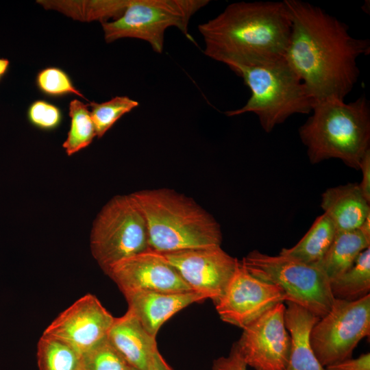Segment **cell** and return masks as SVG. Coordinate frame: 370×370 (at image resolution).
<instances>
[{"mask_svg": "<svg viewBox=\"0 0 370 370\" xmlns=\"http://www.w3.org/2000/svg\"><path fill=\"white\" fill-rule=\"evenodd\" d=\"M284 303L270 308L243 329L235 343L247 366L255 370H286L291 336L284 323Z\"/></svg>", "mask_w": 370, "mask_h": 370, "instance_id": "8fae6325", "label": "cell"}, {"mask_svg": "<svg viewBox=\"0 0 370 370\" xmlns=\"http://www.w3.org/2000/svg\"><path fill=\"white\" fill-rule=\"evenodd\" d=\"M208 0H130L118 18L102 22L107 42L125 38L147 42L152 49L161 53L164 34L171 27L177 28L190 41L188 25L192 16L208 4Z\"/></svg>", "mask_w": 370, "mask_h": 370, "instance_id": "ba28073f", "label": "cell"}, {"mask_svg": "<svg viewBox=\"0 0 370 370\" xmlns=\"http://www.w3.org/2000/svg\"><path fill=\"white\" fill-rule=\"evenodd\" d=\"M359 170L362 171V177L358 185L364 197L370 203V149L362 158Z\"/></svg>", "mask_w": 370, "mask_h": 370, "instance_id": "4dcf8cb0", "label": "cell"}, {"mask_svg": "<svg viewBox=\"0 0 370 370\" xmlns=\"http://www.w3.org/2000/svg\"><path fill=\"white\" fill-rule=\"evenodd\" d=\"M36 84L42 92L50 96L74 94L86 99L75 88L67 74L59 68L48 67L40 71L36 77Z\"/></svg>", "mask_w": 370, "mask_h": 370, "instance_id": "4316f807", "label": "cell"}, {"mask_svg": "<svg viewBox=\"0 0 370 370\" xmlns=\"http://www.w3.org/2000/svg\"><path fill=\"white\" fill-rule=\"evenodd\" d=\"M130 370H137V369H133V368H130Z\"/></svg>", "mask_w": 370, "mask_h": 370, "instance_id": "e575fe53", "label": "cell"}, {"mask_svg": "<svg viewBox=\"0 0 370 370\" xmlns=\"http://www.w3.org/2000/svg\"><path fill=\"white\" fill-rule=\"evenodd\" d=\"M334 299L356 301L369 294L370 247L363 250L345 272L330 281Z\"/></svg>", "mask_w": 370, "mask_h": 370, "instance_id": "7402d4cb", "label": "cell"}, {"mask_svg": "<svg viewBox=\"0 0 370 370\" xmlns=\"http://www.w3.org/2000/svg\"><path fill=\"white\" fill-rule=\"evenodd\" d=\"M254 277L275 284L285 293L286 301L296 304L321 318L330 310L334 298L330 280L317 267L280 254L250 251L241 260Z\"/></svg>", "mask_w": 370, "mask_h": 370, "instance_id": "52a82bcc", "label": "cell"}, {"mask_svg": "<svg viewBox=\"0 0 370 370\" xmlns=\"http://www.w3.org/2000/svg\"><path fill=\"white\" fill-rule=\"evenodd\" d=\"M139 105L137 101L127 96H116L110 100L88 105L95 127L96 136L101 138L106 132L124 114L130 112Z\"/></svg>", "mask_w": 370, "mask_h": 370, "instance_id": "d4e9b609", "label": "cell"}, {"mask_svg": "<svg viewBox=\"0 0 370 370\" xmlns=\"http://www.w3.org/2000/svg\"><path fill=\"white\" fill-rule=\"evenodd\" d=\"M10 62L8 59L0 57V79L7 72Z\"/></svg>", "mask_w": 370, "mask_h": 370, "instance_id": "836d02e7", "label": "cell"}, {"mask_svg": "<svg viewBox=\"0 0 370 370\" xmlns=\"http://www.w3.org/2000/svg\"><path fill=\"white\" fill-rule=\"evenodd\" d=\"M247 367L234 343L228 356L219 357L213 361L212 370H247Z\"/></svg>", "mask_w": 370, "mask_h": 370, "instance_id": "f1b7e54d", "label": "cell"}, {"mask_svg": "<svg viewBox=\"0 0 370 370\" xmlns=\"http://www.w3.org/2000/svg\"><path fill=\"white\" fill-rule=\"evenodd\" d=\"M285 301V293L280 287L254 277L238 260L215 306L222 321L243 329L276 304Z\"/></svg>", "mask_w": 370, "mask_h": 370, "instance_id": "7c38bea8", "label": "cell"}, {"mask_svg": "<svg viewBox=\"0 0 370 370\" xmlns=\"http://www.w3.org/2000/svg\"><path fill=\"white\" fill-rule=\"evenodd\" d=\"M326 370H370L369 352L357 358H347L325 367Z\"/></svg>", "mask_w": 370, "mask_h": 370, "instance_id": "f546056e", "label": "cell"}, {"mask_svg": "<svg viewBox=\"0 0 370 370\" xmlns=\"http://www.w3.org/2000/svg\"><path fill=\"white\" fill-rule=\"evenodd\" d=\"M92 256L105 271L114 263L150 250L145 215L132 193L111 199L90 232Z\"/></svg>", "mask_w": 370, "mask_h": 370, "instance_id": "8992f818", "label": "cell"}, {"mask_svg": "<svg viewBox=\"0 0 370 370\" xmlns=\"http://www.w3.org/2000/svg\"><path fill=\"white\" fill-rule=\"evenodd\" d=\"M147 221L150 250L166 252L221 246V227L193 199L169 188L132 193Z\"/></svg>", "mask_w": 370, "mask_h": 370, "instance_id": "277c9868", "label": "cell"}, {"mask_svg": "<svg viewBox=\"0 0 370 370\" xmlns=\"http://www.w3.org/2000/svg\"><path fill=\"white\" fill-rule=\"evenodd\" d=\"M114 319L95 295L86 294L59 314L42 334L64 342L82 356L108 338Z\"/></svg>", "mask_w": 370, "mask_h": 370, "instance_id": "4fadbf2b", "label": "cell"}, {"mask_svg": "<svg viewBox=\"0 0 370 370\" xmlns=\"http://www.w3.org/2000/svg\"><path fill=\"white\" fill-rule=\"evenodd\" d=\"M122 293L134 291H192L177 271L153 251L123 259L104 271Z\"/></svg>", "mask_w": 370, "mask_h": 370, "instance_id": "5bb4252c", "label": "cell"}, {"mask_svg": "<svg viewBox=\"0 0 370 370\" xmlns=\"http://www.w3.org/2000/svg\"><path fill=\"white\" fill-rule=\"evenodd\" d=\"M291 23L286 60L315 101L344 100L358 81L357 60L370 52L367 39L351 36L348 25L301 0H284Z\"/></svg>", "mask_w": 370, "mask_h": 370, "instance_id": "6da1fadb", "label": "cell"}, {"mask_svg": "<svg viewBox=\"0 0 370 370\" xmlns=\"http://www.w3.org/2000/svg\"><path fill=\"white\" fill-rule=\"evenodd\" d=\"M27 117L33 125L43 130L57 128L62 121L60 109L43 100H38L31 104L28 109Z\"/></svg>", "mask_w": 370, "mask_h": 370, "instance_id": "83f0119b", "label": "cell"}, {"mask_svg": "<svg viewBox=\"0 0 370 370\" xmlns=\"http://www.w3.org/2000/svg\"><path fill=\"white\" fill-rule=\"evenodd\" d=\"M312 115L299 127L312 164L336 158L359 170L370 149V106L365 96L345 103L336 98L315 101Z\"/></svg>", "mask_w": 370, "mask_h": 370, "instance_id": "3957f363", "label": "cell"}, {"mask_svg": "<svg viewBox=\"0 0 370 370\" xmlns=\"http://www.w3.org/2000/svg\"><path fill=\"white\" fill-rule=\"evenodd\" d=\"M108 339L129 366L137 370H147L151 358L158 349L156 338L129 310L122 317H114Z\"/></svg>", "mask_w": 370, "mask_h": 370, "instance_id": "2e32d148", "label": "cell"}, {"mask_svg": "<svg viewBox=\"0 0 370 370\" xmlns=\"http://www.w3.org/2000/svg\"><path fill=\"white\" fill-rule=\"evenodd\" d=\"M236 74L243 78L251 95L243 107L225 112L228 116L252 112L262 128L269 133L291 116L312 111L315 101L286 58L241 68Z\"/></svg>", "mask_w": 370, "mask_h": 370, "instance_id": "5b68a950", "label": "cell"}, {"mask_svg": "<svg viewBox=\"0 0 370 370\" xmlns=\"http://www.w3.org/2000/svg\"><path fill=\"white\" fill-rule=\"evenodd\" d=\"M286 303L284 323L291 341L286 370H326L317 359L310 340L311 330L320 318L296 304Z\"/></svg>", "mask_w": 370, "mask_h": 370, "instance_id": "ac0fdd59", "label": "cell"}, {"mask_svg": "<svg viewBox=\"0 0 370 370\" xmlns=\"http://www.w3.org/2000/svg\"><path fill=\"white\" fill-rule=\"evenodd\" d=\"M198 30L204 54L235 73L286 58L291 23L284 1L236 2Z\"/></svg>", "mask_w": 370, "mask_h": 370, "instance_id": "7a4b0ae2", "label": "cell"}, {"mask_svg": "<svg viewBox=\"0 0 370 370\" xmlns=\"http://www.w3.org/2000/svg\"><path fill=\"white\" fill-rule=\"evenodd\" d=\"M321 206L337 232L359 228L370 214L369 202L356 183L328 188L321 195Z\"/></svg>", "mask_w": 370, "mask_h": 370, "instance_id": "e0dca14e", "label": "cell"}, {"mask_svg": "<svg viewBox=\"0 0 370 370\" xmlns=\"http://www.w3.org/2000/svg\"><path fill=\"white\" fill-rule=\"evenodd\" d=\"M39 370H80L81 356L64 342L43 334L37 345Z\"/></svg>", "mask_w": 370, "mask_h": 370, "instance_id": "603a6c76", "label": "cell"}, {"mask_svg": "<svg viewBox=\"0 0 370 370\" xmlns=\"http://www.w3.org/2000/svg\"><path fill=\"white\" fill-rule=\"evenodd\" d=\"M153 252L173 267L193 291L212 299L214 304L223 294L238 262L221 246Z\"/></svg>", "mask_w": 370, "mask_h": 370, "instance_id": "30bf717a", "label": "cell"}, {"mask_svg": "<svg viewBox=\"0 0 370 370\" xmlns=\"http://www.w3.org/2000/svg\"><path fill=\"white\" fill-rule=\"evenodd\" d=\"M123 294L128 304V310L154 338L162 325L173 314L191 304L207 299L193 291L175 293L134 291Z\"/></svg>", "mask_w": 370, "mask_h": 370, "instance_id": "9a60e30c", "label": "cell"}, {"mask_svg": "<svg viewBox=\"0 0 370 370\" xmlns=\"http://www.w3.org/2000/svg\"><path fill=\"white\" fill-rule=\"evenodd\" d=\"M336 233L333 221L323 212L316 219L307 233L295 245L282 249L280 254L315 265L329 249Z\"/></svg>", "mask_w": 370, "mask_h": 370, "instance_id": "ffe728a7", "label": "cell"}, {"mask_svg": "<svg viewBox=\"0 0 370 370\" xmlns=\"http://www.w3.org/2000/svg\"><path fill=\"white\" fill-rule=\"evenodd\" d=\"M88 105L78 99L69 103L70 130L62 147L71 156L88 147L96 136L95 127Z\"/></svg>", "mask_w": 370, "mask_h": 370, "instance_id": "cb8c5ba5", "label": "cell"}, {"mask_svg": "<svg viewBox=\"0 0 370 370\" xmlns=\"http://www.w3.org/2000/svg\"><path fill=\"white\" fill-rule=\"evenodd\" d=\"M369 247L370 238L358 228L337 232L329 249L314 266L320 269L330 281L351 267L359 254Z\"/></svg>", "mask_w": 370, "mask_h": 370, "instance_id": "d6986e66", "label": "cell"}, {"mask_svg": "<svg viewBox=\"0 0 370 370\" xmlns=\"http://www.w3.org/2000/svg\"><path fill=\"white\" fill-rule=\"evenodd\" d=\"M147 370H173L157 349L153 354Z\"/></svg>", "mask_w": 370, "mask_h": 370, "instance_id": "1f68e13d", "label": "cell"}, {"mask_svg": "<svg viewBox=\"0 0 370 370\" xmlns=\"http://www.w3.org/2000/svg\"><path fill=\"white\" fill-rule=\"evenodd\" d=\"M130 0L37 1L46 9L58 10L75 20L106 22L120 17Z\"/></svg>", "mask_w": 370, "mask_h": 370, "instance_id": "44dd1931", "label": "cell"}, {"mask_svg": "<svg viewBox=\"0 0 370 370\" xmlns=\"http://www.w3.org/2000/svg\"><path fill=\"white\" fill-rule=\"evenodd\" d=\"M368 238H370V214L365 219L358 228Z\"/></svg>", "mask_w": 370, "mask_h": 370, "instance_id": "d6a6232c", "label": "cell"}, {"mask_svg": "<svg viewBox=\"0 0 370 370\" xmlns=\"http://www.w3.org/2000/svg\"><path fill=\"white\" fill-rule=\"evenodd\" d=\"M130 368L108 338L81 356L80 370H130Z\"/></svg>", "mask_w": 370, "mask_h": 370, "instance_id": "484cf974", "label": "cell"}, {"mask_svg": "<svg viewBox=\"0 0 370 370\" xmlns=\"http://www.w3.org/2000/svg\"><path fill=\"white\" fill-rule=\"evenodd\" d=\"M370 334V294L356 300L334 299L329 312L311 330L310 340L325 367L352 358L358 343Z\"/></svg>", "mask_w": 370, "mask_h": 370, "instance_id": "9c48e42d", "label": "cell"}]
</instances>
